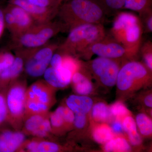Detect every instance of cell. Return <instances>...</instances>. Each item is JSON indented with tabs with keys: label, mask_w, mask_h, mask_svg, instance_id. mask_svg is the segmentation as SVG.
<instances>
[{
	"label": "cell",
	"mask_w": 152,
	"mask_h": 152,
	"mask_svg": "<svg viewBox=\"0 0 152 152\" xmlns=\"http://www.w3.org/2000/svg\"><path fill=\"white\" fill-rule=\"evenodd\" d=\"M140 49L144 65L152 72V44L148 41L142 46Z\"/></svg>",
	"instance_id": "obj_28"
},
{
	"label": "cell",
	"mask_w": 152,
	"mask_h": 152,
	"mask_svg": "<svg viewBox=\"0 0 152 152\" xmlns=\"http://www.w3.org/2000/svg\"><path fill=\"white\" fill-rule=\"evenodd\" d=\"M135 122L141 134L145 137H151L152 121L146 114L140 113L136 117Z\"/></svg>",
	"instance_id": "obj_22"
},
{
	"label": "cell",
	"mask_w": 152,
	"mask_h": 152,
	"mask_svg": "<svg viewBox=\"0 0 152 152\" xmlns=\"http://www.w3.org/2000/svg\"><path fill=\"white\" fill-rule=\"evenodd\" d=\"M152 8V0H125L123 9L135 11L140 15Z\"/></svg>",
	"instance_id": "obj_21"
},
{
	"label": "cell",
	"mask_w": 152,
	"mask_h": 152,
	"mask_svg": "<svg viewBox=\"0 0 152 152\" xmlns=\"http://www.w3.org/2000/svg\"><path fill=\"white\" fill-rule=\"evenodd\" d=\"M28 116L25 123V131L28 134H32L39 128L47 115L46 114H35Z\"/></svg>",
	"instance_id": "obj_24"
},
{
	"label": "cell",
	"mask_w": 152,
	"mask_h": 152,
	"mask_svg": "<svg viewBox=\"0 0 152 152\" xmlns=\"http://www.w3.org/2000/svg\"><path fill=\"white\" fill-rule=\"evenodd\" d=\"M25 139L21 132L3 131L0 133V152L15 151L24 144Z\"/></svg>",
	"instance_id": "obj_13"
},
{
	"label": "cell",
	"mask_w": 152,
	"mask_h": 152,
	"mask_svg": "<svg viewBox=\"0 0 152 152\" xmlns=\"http://www.w3.org/2000/svg\"><path fill=\"white\" fill-rule=\"evenodd\" d=\"M123 129L126 133L130 143L134 146H139L142 143V140L137 129L135 120L131 115L125 117L122 120Z\"/></svg>",
	"instance_id": "obj_17"
},
{
	"label": "cell",
	"mask_w": 152,
	"mask_h": 152,
	"mask_svg": "<svg viewBox=\"0 0 152 152\" xmlns=\"http://www.w3.org/2000/svg\"><path fill=\"white\" fill-rule=\"evenodd\" d=\"M143 32L139 17L130 12H118L113 21L110 35L135 56L140 48Z\"/></svg>",
	"instance_id": "obj_3"
},
{
	"label": "cell",
	"mask_w": 152,
	"mask_h": 152,
	"mask_svg": "<svg viewBox=\"0 0 152 152\" xmlns=\"http://www.w3.org/2000/svg\"><path fill=\"white\" fill-rule=\"evenodd\" d=\"M103 9L107 15L116 14L123 10L125 0H94Z\"/></svg>",
	"instance_id": "obj_23"
},
{
	"label": "cell",
	"mask_w": 152,
	"mask_h": 152,
	"mask_svg": "<svg viewBox=\"0 0 152 152\" xmlns=\"http://www.w3.org/2000/svg\"><path fill=\"white\" fill-rule=\"evenodd\" d=\"M9 3L19 6L25 10L36 23L51 21L57 15L58 8L44 7L34 4L28 0H10Z\"/></svg>",
	"instance_id": "obj_11"
},
{
	"label": "cell",
	"mask_w": 152,
	"mask_h": 152,
	"mask_svg": "<svg viewBox=\"0 0 152 152\" xmlns=\"http://www.w3.org/2000/svg\"><path fill=\"white\" fill-rule=\"evenodd\" d=\"M151 81L152 72L144 64L133 61L121 67L116 85L119 94L128 96L149 86Z\"/></svg>",
	"instance_id": "obj_4"
},
{
	"label": "cell",
	"mask_w": 152,
	"mask_h": 152,
	"mask_svg": "<svg viewBox=\"0 0 152 152\" xmlns=\"http://www.w3.org/2000/svg\"><path fill=\"white\" fill-rule=\"evenodd\" d=\"M111 128L114 134H120L124 131L122 122L118 120H116L113 123Z\"/></svg>",
	"instance_id": "obj_38"
},
{
	"label": "cell",
	"mask_w": 152,
	"mask_h": 152,
	"mask_svg": "<svg viewBox=\"0 0 152 152\" xmlns=\"http://www.w3.org/2000/svg\"><path fill=\"white\" fill-rule=\"evenodd\" d=\"M23 66V61L21 57L15 58L13 64L0 73V90L4 88L9 83L20 75Z\"/></svg>",
	"instance_id": "obj_16"
},
{
	"label": "cell",
	"mask_w": 152,
	"mask_h": 152,
	"mask_svg": "<svg viewBox=\"0 0 152 152\" xmlns=\"http://www.w3.org/2000/svg\"><path fill=\"white\" fill-rule=\"evenodd\" d=\"M113 59L120 60L134 56L123 45L113 37L105 36L104 39L93 44L88 52L87 58L93 55Z\"/></svg>",
	"instance_id": "obj_8"
},
{
	"label": "cell",
	"mask_w": 152,
	"mask_h": 152,
	"mask_svg": "<svg viewBox=\"0 0 152 152\" xmlns=\"http://www.w3.org/2000/svg\"><path fill=\"white\" fill-rule=\"evenodd\" d=\"M92 118L96 122L106 123L111 120L113 116L110 107L103 102H99L93 105L91 110Z\"/></svg>",
	"instance_id": "obj_19"
},
{
	"label": "cell",
	"mask_w": 152,
	"mask_h": 152,
	"mask_svg": "<svg viewBox=\"0 0 152 152\" xmlns=\"http://www.w3.org/2000/svg\"><path fill=\"white\" fill-rule=\"evenodd\" d=\"M66 103V107L74 113L88 114L94 105L91 98L83 95H71L67 98Z\"/></svg>",
	"instance_id": "obj_14"
},
{
	"label": "cell",
	"mask_w": 152,
	"mask_h": 152,
	"mask_svg": "<svg viewBox=\"0 0 152 152\" xmlns=\"http://www.w3.org/2000/svg\"><path fill=\"white\" fill-rule=\"evenodd\" d=\"M57 48L56 45L49 46L33 53L26 64L27 73L32 77H39L43 75L50 64L54 51Z\"/></svg>",
	"instance_id": "obj_10"
},
{
	"label": "cell",
	"mask_w": 152,
	"mask_h": 152,
	"mask_svg": "<svg viewBox=\"0 0 152 152\" xmlns=\"http://www.w3.org/2000/svg\"><path fill=\"white\" fill-rule=\"evenodd\" d=\"M26 92L25 85L17 83L11 86L5 95L8 118L12 120L22 119L25 113Z\"/></svg>",
	"instance_id": "obj_9"
},
{
	"label": "cell",
	"mask_w": 152,
	"mask_h": 152,
	"mask_svg": "<svg viewBox=\"0 0 152 152\" xmlns=\"http://www.w3.org/2000/svg\"><path fill=\"white\" fill-rule=\"evenodd\" d=\"M59 145L48 141H37V152H56L61 150Z\"/></svg>",
	"instance_id": "obj_29"
},
{
	"label": "cell",
	"mask_w": 152,
	"mask_h": 152,
	"mask_svg": "<svg viewBox=\"0 0 152 152\" xmlns=\"http://www.w3.org/2000/svg\"><path fill=\"white\" fill-rule=\"evenodd\" d=\"M5 24L4 18V10L0 8V37L4 31Z\"/></svg>",
	"instance_id": "obj_39"
},
{
	"label": "cell",
	"mask_w": 152,
	"mask_h": 152,
	"mask_svg": "<svg viewBox=\"0 0 152 152\" xmlns=\"http://www.w3.org/2000/svg\"><path fill=\"white\" fill-rule=\"evenodd\" d=\"M64 107L60 106L50 115V121L52 126V130L58 131L65 129L64 119Z\"/></svg>",
	"instance_id": "obj_26"
},
{
	"label": "cell",
	"mask_w": 152,
	"mask_h": 152,
	"mask_svg": "<svg viewBox=\"0 0 152 152\" xmlns=\"http://www.w3.org/2000/svg\"><path fill=\"white\" fill-rule=\"evenodd\" d=\"M52 132V126L50 119L46 117L40 126L37 130L35 131L31 135L37 137H45L48 136L49 134Z\"/></svg>",
	"instance_id": "obj_30"
},
{
	"label": "cell",
	"mask_w": 152,
	"mask_h": 152,
	"mask_svg": "<svg viewBox=\"0 0 152 152\" xmlns=\"http://www.w3.org/2000/svg\"><path fill=\"white\" fill-rule=\"evenodd\" d=\"M57 16L64 31L87 24H103L106 15L94 0H67L62 3Z\"/></svg>",
	"instance_id": "obj_1"
},
{
	"label": "cell",
	"mask_w": 152,
	"mask_h": 152,
	"mask_svg": "<svg viewBox=\"0 0 152 152\" xmlns=\"http://www.w3.org/2000/svg\"><path fill=\"white\" fill-rule=\"evenodd\" d=\"M71 83L78 95L88 96L94 91V86L88 76L80 69L73 74Z\"/></svg>",
	"instance_id": "obj_15"
},
{
	"label": "cell",
	"mask_w": 152,
	"mask_h": 152,
	"mask_svg": "<svg viewBox=\"0 0 152 152\" xmlns=\"http://www.w3.org/2000/svg\"><path fill=\"white\" fill-rule=\"evenodd\" d=\"M60 1V2L61 3V4H62V3L66 1H67V0H59Z\"/></svg>",
	"instance_id": "obj_41"
},
{
	"label": "cell",
	"mask_w": 152,
	"mask_h": 152,
	"mask_svg": "<svg viewBox=\"0 0 152 152\" xmlns=\"http://www.w3.org/2000/svg\"><path fill=\"white\" fill-rule=\"evenodd\" d=\"M46 83L37 82L26 90V109L30 113L47 114L54 103L55 88Z\"/></svg>",
	"instance_id": "obj_6"
},
{
	"label": "cell",
	"mask_w": 152,
	"mask_h": 152,
	"mask_svg": "<svg viewBox=\"0 0 152 152\" xmlns=\"http://www.w3.org/2000/svg\"><path fill=\"white\" fill-rule=\"evenodd\" d=\"M62 56L59 53L53 55L50 64V67L55 69H58L62 65Z\"/></svg>",
	"instance_id": "obj_37"
},
{
	"label": "cell",
	"mask_w": 152,
	"mask_h": 152,
	"mask_svg": "<svg viewBox=\"0 0 152 152\" xmlns=\"http://www.w3.org/2000/svg\"><path fill=\"white\" fill-rule=\"evenodd\" d=\"M110 108L112 116L121 121L125 117L131 115L130 112L121 101H118L113 104Z\"/></svg>",
	"instance_id": "obj_27"
},
{
	"label": "cell",
	"mask_w": 152,
	"mask_h": 152,
	"mask_svg": "<svg viewBox=\"0 0 152 152\" xmlns=\"http://www.w3.org/2000/svg\"><path fill=\"white\" fill-rule=\"evenodd\" d=\"M104 150L108 152H126L132 151L129 142L123 137H117L104 144Z\"/></svg>",
	"instance_id": "obj_20"
},
{
	"label": "cell",
	"mask_w": 152,
	"mask_h": 152,
	"mask_svg": "<svg viewBox=\"0 0 152 152\" xmlns=\"http://www.w3.org/2000/svg\"><path fill=\"white\" fill-rule=\"evenodd\" d=\"M30 2L44 7L59 8L61 3L59 0H28Z\"/></svg>",
	"instance_id": "obj_34"
},
{
	"label": "cell",
	"mask_w": 152,
	"mask_h": 152,
	"mask_svg": "<svg viewBox=\"0 0 152 152\" xmlns=\"http://www.w3.org/2000/svg\"><path fill=\"white\" fill-rule=\"evenodd\" d=\"M144 32H152V10L139 15Z\"/></svg>",
	"instance_id": "obj_31"
},
{
	"label": "cell",
	"mask_w": 152,
	"mask_h": 152,
	"mask_svg": "<svg viewBox=\"0 0 152 152\" xmlns=\"http://www.w3.org/2000/svg\"><path fill=\"white\" fill-rule=\"evenodd\" d=\"M61 31H64L61 23L59 21H50L45 23H35L26 31L13 38L20 46L36 49L46 43Z\"/></svg>",
	"instance_id": "obj_5"
},
{
	"label": "cell",
	"mask_w": 152,
	"mask_h": 152,
	"mask_svg": "<svg viewBox=\"0 0 152 152\" xmlns=\"http://www.w3.org/2000/svg\"><path fill=\"white\" fill-rule=\"evenodd\" d=\"M7 10L12 14L15 21V29L12 34L13 37L19 35L36 23L31 16L19 6L9 3Z\"/></svg>",
	"instance_id": "obj_12"
},
{
	"label": "cell",
	"mask_w": 152,
	"mask_h": 152,
	"mask_svg": "<svg viewBox=\"0 0 152 152\" xmlns=\"http://www.w3.org/2000/svg\"><path fill=\"white\" fill-rule=\"evenodd\" d=\"M121 60L99 57L88 62L82 63L85 71L99 83L107 87L116 85L121 66Z\"/></svg>",
	"instance_id": "obj_7"
},
{
	"label": "cell",
	"mask_w": 152,
	"mask_h": 152,
	"mask_svg": "<svg viewBox=\"0 0 152 152\" xmlns=\"http://www.w3.org/2000/svg\"><path fill=\"white\" fill-rule=\"evenodd\" d=\"M75 113L67 107H64V119L65 128L69 129L74 125Z\"/></svg>",
	"instance_id": "obj_35"
},
{
	"label": "cell",
	"mask_w": 152,
	"mask_h": 152,
	"mask_svg": "<svg viewBox=\"0 0 152 152\" xmlns=\"http://www.w3.org/2000/svg\"><path fill=\"white\" fill-rule=\"evenodd\" d=\"M88 121L87 114L75 113L74 125L75 127L78 129H82L86 126Z\"/></svg>",
	"instance_id": "obj_36"
},
{
	"label": "cell",
	"mask_w": 152,
	"mask_h": 152,
	"mask_svg": "<svg viewBox=\"0 0 152 152\" xmlns=\"http://www.w3.org/2000/svg\"><path fill=\"white\" fill-rule=\"evenodd\" d=\"M8 110L4 94L0 90V124L7 118Z\"/></svg>",
	"instance_id": "obj_33"
},
{
	"label": "cell",
	"mask_w": 152,
	"mask_h": 152,
	"mask_svg": "<svg viewBox=\"0 0 152 152\" xmlns=\"http://www.w3.org/2000/svg\"><path fill=\"white\" fill-rule=\"evenodd\" d=\"M43 75L45 82L55 88H62L67 86L60 78L56 70L51 67L47 68Z\"/></svg>",
	"instance_id": "obj_25"
},
{
	"label": "cell",
	"mask_w": 152,
	"mask_h": 152,
	"mask_svg": "<svg viewBox=\"0 0 152 152\" xmlns=\"http://www.w3.org/2000/svg\"><path fill=\"white\" fill-rule=\"evenodd\" d=\"M93 139L98 143L105 144L115 137L111 127L105 123H99L93 129Z\"/></svg>",
	"instance_id": "obj_18"
},
{
	"label": "cell",
	"mask_w": 152,
	"mask_h": 152,
	"mask_svg": "<svg viewBox=\"0 0 152 152\" xmlns=\"http://www.w3.org/2000/svg\"><path fill=\"white\" fill-rule=\"evenodd\" d=\"M143 103L145 105L150 108L152 107V94H149L144 98Z\"/></svg>",
	"instance_id": "obj_40"
},
{
	"label": "cell",
	"mask_w": 152,
	"mask_h": 152,
	"mask_svg": "<svg viewBox=\"0 0 152 152\" xmlns=\"http://www.w3.org/2000/svg\"><path fill=\"white\" fill-rule=\"evenodd\" d=\"M59 48L63 55L86 58L91 47L106 35L103 24H87L74 28Z\"/></svg>",
	"instance_id": "obj_2"
},
{
	"label": "cell",
	"mask_w": 152,
	"mask_h": 152,
	"mask_svg": "<svg viewBox=\"0 0 152 152\" xmlns=\"http://www.w3.org/2000/svg\"><path fill=\"white\" fill-rule=\"evenodd\" d=\"M15 59V57L10 52L0 51V73L10 67Z\"/></svg>",
	"instance_id": "obj_32"
}]
</instances>
